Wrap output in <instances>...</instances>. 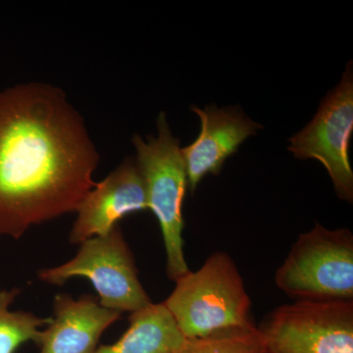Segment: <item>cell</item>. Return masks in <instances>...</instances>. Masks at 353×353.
<instances>
[{
    "instance_id": "obj_1",
    "label": "cell",
    "mask_w": 353,
    "mask_h": 353,
    "mask_svg": "<svg viewBox=\"0 0 353 353\" xmlns=\"http://www.w3.org/2000/svg\"><path fill=\"white\" fill-rule=\"evenodd\" d=\"M99 163L83 116L50 83L0 90V236L77 211Z\"/></svg>"
},
{
    "instance_id": "obj_2",
    "label": "cell",
    "mask_w": 353,
    "mask_h": 353,
    "mask_svg": "<svg viewBox=\"0 0 353 353\" xmlns=\"http://www.w3.org/2000/svg\"><path fill=\"white\" fill-rule=\"evenodd\" d=\"M175 283L163 304L185 339L254 325L252 301L228 253H213L199 270H190Z\"/></svg>"
},
{
    "instance_id": "obj_3",
    "label": "cell",
    "mask_w": 353,
    "mask_h": 353,
    "mask_svg": "<svg viewBox=\"0 0 353 353\" xmlns=\"http://www.w3.org/2000/svg\"><path fill=\"white\" fill-rule=\"evenodd\" d=\"M157 136L134 134L136 161L145 181L146 201L159 223L166 252V274L176 282L190 272L183 252V204L189 188L180 139L172 134L166 114L157 118Z\"/></svg>"
},
{
    "instance_id": "obj_4",
    "label": "cell",
    "mask_w": 353,
    "mask_h": 353,
    "mask_svg": "<svg viewBox=\"0 0 353 353\" xmlns=\"http://www.w3.org/2000/svg\"><path fill=\"white\" fill-rule=\"evenodd\" d=\"M275 284L296 301H352V232L316 224L299 234L276 271Z\"/></svg>"
},
{
    "instance_id": "obj_5",
    "label": "cell",
    "mask_w": 353,
    "mask_h": 353,
    "mask_svg": "<svg viewBox=\"0 0 353 353\" xmlns=\"http://www.w3.org/2000/svg\"><path fill=\"white\" fill-rule=\"evenodd\" d=\"M76 277L88 279L99 304L110 310L134 313L152 303L119 225L108 234L83 241L69 261L38 272L39 281L52 285H63Z\"/></svg>"
},
{
    "instance_id": "obj_6",
    "label": "cell",
    "mask_w": 353,
    "mask_h": 353,
    "mask_svg": "<svg viewBox=\"0 0 353 353\" xmlns=\"http://www.w3.org/2000/svg\"><path fill=\"white\" fill-rule=\"evenodd\" d=\"M259 329L267 353H353V301L284 304Z\"/></svg>"
},
{
    "instance_id": "obj_7",
    "label": "cell",
    "mask_w": 353,
    "mask_h": 353,
    "mask_svg": "<svg viewBox=\"0 0 353 353\" xmlns=\"http://www.w3.org/2000/svg\"><path fill=\"white\" fill-rule=\"evenodd\" d=\"M353 132L352 62L341 83L323 99L307 126L290 139L288 150L297 159H316L328 171L336 194L352 203L353 171L350 160Z\"/></svg>"
},
{
    "instance_id": "obj_8",
    "label": "cell",
    "mask_w": 353,
    "mask_h": 353,
    "mask_svg": "<svg viewBox=\"0 0 353 353\" xmlns=\"http://www.w3.org/2000/svg\"><path fill=\"white\" fill-rule=\"evenodd\" d=\"M148 210L145 181L134 158L124 160L85 194L77 209L69 241L81 245L108 234L126 216Z\"/></svg>"
},
{
    "instance_id": "obj_9",
    "label": "cell",
    "mask_w": 353,
    "mask_h": 353,
    "mask_svg": "<svg viewBox=\"0 0 353 353\" xmlns=\"http://www.w3.org/2000/svg\"><path fill=\"white\" fill-rule=\"evenodd\" d=\"M199 116L201 129L194 143L182 148L190 190L194 192L208 174L218 175L228 158L238 152L241 143L254 136L261 125L253 122L239 108L192 106Z\"/></svg>"
},
{
    "instance_id": "obj_10",
    "label": "cell",
    "mask_w": 353,
    "mask_h": 353,
    "mask_svg": "<svg viewBox=\"0 0 353 353\" xmlns=\"http://www.w3.org/2000/svg\"><path fill=\"white\" fill-rule=\"evenodd\" d=\"M122 318V313L99 304V297L57 294L53 317L37 338L39 353H94L102 334Z\"/></svg>"
},
{
    "instance_id": "obj_11",
    "label": "cell",
    "mask_w": 353,
    "mask_h": 353,
    "mask_svg": "<svg viewBox=\"0 0 353 353\" xmlns=\"http://www.w3.org/2000/svg\"><path fill=\"white\" fill-rule=\"evenodd\" d=\"M129 328L112 345L94 353H180L185 338L163 303H150L131 313Z\"/></svg>"
},
{
    "instance_id": "obj_12",
    "label": "cell",
    "mask_w": 353,
    "mask_h": 353,
    "mask_svg": "<svg viewBox=\"0 0 353 353\" xmlns=\"http://www.w3.org/2000/svg\"><path fill=\"white\" fill-rule=\"evenodd\" d=\"M20 294L19 288L0 287V353H15L28 341L36 343L39 331L51 321V318L29 311L12 310L11 306Z\"/></svg>"
},
{
    "instance_id": "obj_13",
    "label": "cell",
    "mask_w": 353,
    "mask_h": 353,
    "mask_svg": "<svg viewBox=\"0 0 353 353\" xmlns=\"http://www.w3.org/2000/svg\"><path fill=\"white\" fill-rule=\"evenodd\" d=\"M180 353H267L259 327L221 330L199 338L185 339Z\"/></svg>"
}]
</instances>
